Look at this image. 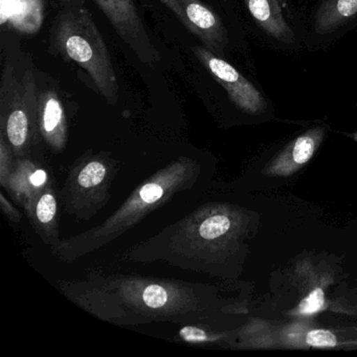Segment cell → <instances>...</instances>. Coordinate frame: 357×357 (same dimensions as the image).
Masks as SVG:
<instances>
[{
    "label": "cell",
    "mask_w": 357,
    "mask_h": 357,
    "mask_svg": "<svg viewBox=\"0 0 357 357\" xmlns=\"http://www.w3.org/2000/svg\"><path fill=\"white\" fill-rule=\"evenodd\" d=\"M58 287L82 310L119 326L202 325L216 307L211 288L181 280L93 271L83 279L60 281Z\"/></svg>",
    "instance_id": "obj_1"
},
{
    "label": "cell",
    "mask_w": 357,
    "mask_h": 357,
    "mask_svg": "<svg viewBox=\"0 0 357 357\" xmlns=\"http://www.w3.org/2000/svg\"><path fill=\"white\" fill-rule=\"evenodd\" d=\"M202 172L197 160L181 156L152 175L132 192L128 199L103 223L52 246L62 262H72L112 243L149 213L168 202L173 196L191 189Z\"/></svg>",
    "instance_id": "obj_2"
},
{
    "label": "cell",
    "mask_w": 357,
    "mask_h": 357,
    "mask_svg": "<svg viewBox=\"0 0 357 357\" xmlns=\"http://www.w3.org/2000/svg\"><path fill=\"white\" fill-rule=\"evenodd\" d=\"M50 52L80 66L110 105L120 85L109 49L84 0H58L50 29Z\"/></svg>",
    "instance_id": "obj_3"
},
{
    "label": "cell",
    "mask_w": 357,
    "mask_h": 357,
    "mask_svg": "<svg viewBox=\"0 0 357 357\" xmlns=\"http://www.w3.org/2000/svg\"><path fill=\"white\" fill-rule=\"evenodd\" d=\"M1 51L0 133L7 139L15 158H29L40 137L37 70L32 56L15 37L3 36Z\"/></svg>",
    "instance_id": "obj_4"
},
{
    "label": "cell",
    "mask_w": 357,
    "mask_h": 357,
    "mask_svg": "<svg viewBox=\"0 0 357 357\" xmlns=\"http://www.w3.org/2000/svg\"><path fill=\"white\" fill-rule=\"evenodd\" d=\"M116 167L103 153L84 156L75 164L61 191L66 212L85 220L95 216L110 199Z\"/></svg>",
    "instance_id": "obj_5"
},
{
    "label": "cell",
    "mask_w": 357,
    "mask_h": 357,
    "mask_svg": "<svg viewBox=\"0 0 357 357\" xmlns=\"http://www.w3.org/2000/svg\"><path fill=\"white\" fill-rule=\"evenodd\" d=\"M103 12L123 43L132 51L142 63L155 66L162 55L154 45L139 15L137 0H93Z\"/></svg>",
    "instance_id": "obj_6"
},
{
    "label": "cell",
    "mask_w": 357,
    "mask_h": 357,
    "mask_svg": "<svg viewBox=\"0 0 357 357\" xmlns=\"http://www.w3.org/2000/svg\"><path fill=\"white\" fill-rule=\"evenodd\" d=\"M175 17L197 37L204 47L223 57L229 47V34L222 20L202 0H160Z\"/></svg>",
    "instance_id": "obj_7"
},
{
    "label": "cell",
    "mask_w": 357,
    "mask_h": 357,
    "mask_svg": "<svg viewBox=\"0 0 357 357\" xmlns=\"http://www.w3.org/2000/svg\"><path fill=\"white\" fill-rule=\"evenodd\" d=\"M193 53L213 78L225 89L229 100L238 108L250 114L264 112L266 108L264 96L229 62L199 45L193 47Z\"/></svg>",
    "instance_id": "obj_8"
},
{
    "label": "cell",
    "mask_w": 357,
    "mask_h": 357,
    "mask_svg": "<svg viewBox=\"0 0 357 357\" xmlns=\"http://www.w3.org/2000/svg\"><path fill=\"white\" fill-rule=\"evenodd\" d=\"M38 128L40 137L50 149L63 151L68 139L66 108L59 93L50 85L39 83Z\"/></svg>",
    "instance_id": "obj_9"
},
{
    "label": "cell",
    "mask_w": 357,
    "mask_h": 357,
    "mask_svg": "<svg viewBox=\"0 0 357 357\" xmlns=\"http://www.w3.org/2000/svg\"><path fill=\"white\" fill-rule=\"evenodd\" d=\"M24 210L37 235L45 244L52 248L61 241L59 239L57 195L51 183H47Z\"/></svg>",
    "instance_id": "obj_10"
},
{
    "label": "cell",
    "mask_w": 357,
    "mask_h": 357,
    "mask_svg": "<svg viewBox=\"0 0 357 357\" xmlns=\"http://www.w3.org/2000/svg\"><path fill=\"white\" fill-rule=\"evenodd\" d=\"M49 183L47 171L31 158H16L5 190L24 208Z\"/></svg>",
    "instance_id": "obj_11"
},
{
    "label": "cell",
    "mask_w": 357,
    "mask_h": 357,
    "mask_svg": "<svg viewBox=\"0 0 357 357\" xmlns=\"http://www.w3.org/2000/svg\"><path fill=\"white\" fill-rule=\"evenodd\" d=\"M256 24L268 36L283 43H291L294 32L284 20L277 0H244Z\"/></svg>",
    "instance_id": "obj_12"
},
{
    "label": "cell",
    "mask_w": 357,
    "mask_h": 357,
    "mask_svg": "<svg viewBox=\"0 0 357 357\" xmlns=\"http://www.w3.org/2000/svg\"><path fill=\"white\" fill-rule=\"evenodd\" d=\"M10 11L1 24L22 34H36L43 22V0H10Z\"/></svg>",
    "instance_id": "obj_13"
},
{
    "label": "cell",
    "mask_w": 357,
    "mask_h": 357,
    "mask_svg": "<svg viewBox=\"0 0 357 357\" xmlns=\"http://www.w3.org/2000/svg\"><path fill=\"white\" fill-rule=\"evenodd\" d=\"M356 14L357 0H323L315 15V33L331 34Z\"/></svg>",
    "instance_id": "obj_14"
},
{
    "label": "cell",
    "mask_w": 357,
    "mask_h": 357,
    "mask_svg": "<svg viewBox=\"0 0 357 357\" xmlns=\"http://www.w3.org/2000/svg\"><path fill=\"white\" fill-rule=\"evenodd\" d=\"M14 153L6 137L0 133V185L7 188L8 181L14 166Z\"/></svg>",
    "instance_id": "obj_15"
},
{
    "label": "cell",
    "mask_w": 357,
    "mask_h": 357,
    "mask_svg": "<svg viewBox=\"0 0 357 357\" xmlns=\"http://www.w3.org/2000/svg\"><path fill=\"white\" fill-rule=\"evenodd\" d=\"M314 152V139L309 135L298 137L294 144L292 158L296 164H305L310 160Z\"/></svg>",
    "instance_id": "obj_16"
},
{
    "label": "cell",
    "mask_w": 357,
    "mask_h": 357,
    "mask_svg": "<svg viewBox=\"0 0 357 357\" xmlns=\"http://www.w3.org/2000/svg\"><path fill=\"white\" fill-rule=\"evenodd\" d=\"M324 305H325L324 291L321 288H317L301 302L300 306H298V312L301 314H313V313L321 310L324 308Z\"/></svg>",
    "instance_id": "obj_17"
},
{
    "label": "cell",
    "mask_w": 357,
    "mask_h": 357,
    "mask_svg": "<svg viewBox=\"0 0 357 357\" xmlns=\"http://www.w3.org/2000/svg\"><path fill=\"white\" fill-rule=\"evenodd\" d=\"M306 342L313 347H334L336 344V338L330 331L313 330L307 334Z\"/></svg>",
    "instance_id": "obj_18"
},
{
    "label": "cell",
    "mask_w": 357,
    "mask_h": 357,
    "mask_svg": "<svg viewBox=\"0 0 357 357\" xmlns=\"http://www.w3.org/2000/svg\"><path fill=\"white\" fill-rule=\"evenodd\" d=\"M0 208L3 210V214L14 223H20L22 219V215L20 211L6 198L5 194H0Z\"/></svg>",
    "instance_id": "obj_19"
}]
</instances>
